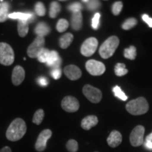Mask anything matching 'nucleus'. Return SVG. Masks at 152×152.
I'll list each match as a JSON object with an SVG mask.
<instances>
[{"label":"nucleus","instance_id":"obj_7","mask_svg":"<svg viewBox=\"0 0 152 152\" xmlns=\"http://www.w3.org/2000/svg\"><path fill=\"white\" fill-rule=\"evenodd\" d=\"M87 72L93 76H99L102 75L106 71L105 65L99 61L91 59L87 61L85 64Z\"/></svg>","mask_w":152,"mask_h":152},{"label":"nucleus","instance_id":"obj_1","mask_svg":"<svg viewBox=\"0 0 152 152\" xmlns=\"http://www.w3.org/2000/svg\"><path fill=\"white\" fill-rule=\"evenodd\" d=\"M27 131L26 122L21 118H16L11 122L6 132V136L9 141L16 142L25 135Z\"/></svg>","mask_w":152,"mask_h":152},{"label":"nucleus","instance_id":"obj_32","mask_svg":"<svg viewBox=\"0 0 152 152\" xmlns=\"http://www.w3.org/2000/svg\"><path fill=\"white\" fill-rule=\"evenodd\" d=\"M35 11L36 14H37L39 16H44L46 14V8H45V5L43 4L42 2L36 3L35 5Z\"/></svg>","mask_w":152,"mask_h":152},{"label":"nucleus","instance_id":"obj_35","mask_svg":"<svg viewBox=\"0 0 152 152\" xmlns=\"http://www.w3.org/2000/svg\"><path fill=\"white\" fill-rule=\"evenodd\" d=\"M67 9L73 13L79 12V11H80L81 9H83V6H82L81 4L79 2H74L68 5L67 7Z\"/></svg>","mask_w":152,"mask_h":152},{"label":"nucleus","instance_id":"obj_16","mask_svg":"<svg viewBox=\"0 0 152 152\" xmlns=\"http://www.w3.org/2000/svg\"><path fill=\"white\" fill-rule=\"evenodd\" d=\"M99 122L97 117L96 115H87L83 119L81 122L82 128L85 130H90L93 127L96 126Z\"/></svg>","mask_w":152,"mask_h":152},{"label":"nucleus","instance_id":"obj_37","mask_svg":"<svg viewBox=\"0 0 152 152\" xmlns=\"http://www.w3.org/2000/svg\"><path fill=\"white\" fill-rule=\"evenodd\" d=\"M61 70L60 68H55V69H52L51 71V75L53 78L55 80L59 79L61 77Z\"/></svg>","mask_w":152,"mask_h":152},{"label":"nucleus","instance_id":"obj_42","mask_svg":"<svg viewBox=\"0 0 152 152\" xmlns=\"http://www.w3.org/2000/svg\"><path fill=\"white\" fill-rule=\"evenodd\" d=\"M145 141H151L152 142V132L150 133L149 135L147 136Z\"/></svg>","mask_w":152,"mask_h":152},{"label":"nucleus","instance_id":"obj_11","mask_svg":"<svg viewBox=\"0 0 152 152\" xmlns=\"http://www.w3.org/2000/svg\"><path fill=\"white\" fill-rule=\"evenodd\" d=\"M61 107L64 111L69 113L76 112L80 108L78 100L72 96H65L61 102Z\"/></svg>","mask_w":152,"mask_h":152},{"label":"nucleus","instance_id":"obj_23","mask_svg":"<svg viewBox=\"0 0 152 152\" xmlns=\"http://www.w3.org/2000/svg\"><path fill=\"white\" fill-rule=\"evenodd\" d=\"M9 4L7 2H4L0 5V23H3L9 18Z\"/></svg>","mask_w":152,"mask_h":152},{"label":"nucleus","instance_id":"obj_39","mask_svg":"<svg viewBox=\"0 0 152 152\" xmlns=\"http://www.w3.org/2000/svg\"><path fill=\"white\" fill-rule=\"evenodd\" d=\"M142 20L147 23L150 28H152V18L148 16L147 14H143L142 16Z\"/></svg>","mask_w":152,"mask_h":152},{"label":"nucleus","instance_id":"obj_31","mask_svg":"<svg viewBox=\"0 0 152 152\" xmlns=\"http://www.w3.org/2000/svg\"><path fill=\"white\" fill-rule=\"evenodd\" d=\"M49 53H50V51L44 48L42 50L39 52V54H38L37 58V60L41 63H47L49 56Z\"/></svg>","mask_w":152,"mask_h":152},{"label":"nucleus","instance_id":"obj_13","mask_svg":"<svg viewBox=\"0 0 152 152\" xmlns=\"http://www.w3.org/2000/svg\"><path fill=\"white\" fill-rule=\"evenodd\" d=\"M25 79V71L23 68L20 66H15L12 72L11 80L14 85H19L23 83Z\"/></svg>","mask_w":152,"mask_h":152},{"label":"nucleus","instance_id":"obj_43","mask_svg":"<svg viewBox=\"0 0 152 152\" xmlns=\"http://www.w3.org/2000/svg\"><path fill=\"white\" fill-rule=\"evenodd\" d=\"M96 152H97V151H96Z\"/></svg>","mask_w":152,"mask_h":152},{"label":"nucleus","instance_id":"obj_18","mask_svg":"<svg viewBox=\"0 0 152 152\" xmlns=\"http://www.w3.org/2000/svg\"><path fill=\"white\" fill-rule=\"evenodd\" d=\"M71 27L75 31H78L83 27V15L81 11L73 13L71 16Z\"/></svg>","mask_w":152,"mask_h":152},{"label":"nucleus","instance_id":"obj_9","mask_svg":"<svg viewBox=\"0 0 152 152\" xmlns=\"http://www.w3.org/2000/svg\"><path fill=\"white\" fill-rule=\"evenodd\" d=\"M144 127L137 125L132 130L130 135V142L132 147H140L144 142Z\"/></svg>","mask_w":152,"mask_h":152},{"label":"nucleus","instance_id":"obj_21","mask_svg":"<svg viewBox=\"0 0 152 152\" xmlns=\"http://www.w3.org/2000/svg\"><path fill=\"white\" fill-rule=\"evenodd\" d=\"M28 23L25 20H19L18 22V33L20 37H24L27 35L28 33Z\"/></svg>","mask_w":152,"mask_h":152},{"label":"nucleus","instance_id":"obj_20","mask_svg":"<svg viewBox=\"0 0 152 152\" xmlns=\"http://www.w3.org/2000/svg\"><path fill=\"white\" fill-rule=\"evenodd\" d=\"M73 40V35L71 33L64 34L59 38V46L62 49H66L71 45Z\"/></svg>","mask_w":152,"mask_h":152},{"label":"nucleus","instance_id":"obj_30","mask_svg":"<svg viewBox=\"0 0 152 152\" xmlns=\"http://www.w3.org/2000/svg\"><path fill=\"white\" fill-rule=\"evenodd\" d=\"M83 2L86 3L87 8L90 11H94L96 10V9H99L102 6V4L99 1H95V0H93V1H83Z\"/></svg>","mask_w":152,"mask_h":152},{"label":"nucleus","instance_id":"obj_19","mask_svg":"<svg viewBox=\"0 0 152 152\" xmlns=\"http://www.w3.org/2000/svg\"><path fill=\"white\" fill-rule=\"evenodd\" d=\"M51 29L49 26L45 22H39L37 23L35 28V33L37 36L44 37L48 35L50 33Z\"/></svg>","mask_w":152,"mask_h":152},{"label":"nucleus","instance_id":"obj_24","mask_svg":"<svg viewBox=\"0 0 152 152\" xmlns=\"http://www.w3.org/2000/svg\"><path fill=\"white\" fill-rule=\"evenodd\" d=\"M114 71H115V74L118 77H121V76H124L128 73V69L125 68V65L124 64H121V63H118L115 66V68H114Z\"/></svg>","mask_w":152,"mask_h":152},{"label":"nucleus","instance_id":"obj_10","mask_svg":"<svg viewBox=\"0 0 152 152\" xmlns=\"http://www.w3.org/2000/svg\"><path fill=\"white\" fill-rule=\"evenodd\" d=\"M52 135V130L49 129L44 130L39 133L36 141L35 147L37 151L42 152L46 149L47 142Z\"/></svg>","mask_w":152,"mask_h":152},{"label":"nucleus","instance_id":"obj_26","mask_svg":"<svg viewBox=\"0 0 152 152\" xmlns=\"http://www.w3.org/2000/svg\"><path fill=\"white\" fill-rule=\"evenodd\" d=\"M45 117V112L42 109H38L35 111L33 118V122L36 125H40Z\"/></svg>","mask_w":152,"mask_h":152},{"label":"nucleus","instance_id":"obj_5","mask_svg":"<svg viewBox=\"0 0 152 152\" xmlns=\"http://www.w3.org/2000/svg\"><path fill=\"white\" fill-rule=\"evenodd\" d=\"M45 37H40V36H37L35 40L28 47L27 53L28 56L33 58H37V56L39 54V52L45 48Z\"/></svg>","mask_w":152,"mask_h":152},{"label":"nucleus","instance_id":"obj_34","mask_svg":"<svg viewBox=\"0 0 152 152\" xmlns=\"http://www.w3.org/2000/svg\"><path fill=\"white\" fill-rule=\"evenodd\" d=\"M123 7V4L122 1H115V2L113 4V6H112V13H113V14L115 15V16L119 15L120 13L122 11Z\"/></svg>","mask_w":152,"mask_h":152},{"label":"nucleus","instance_id":"obj_8","mask_svg":"<svg viewBox=\"0 0 152 152\" xmlns=\"http://www.w3.org/2000/svg\"><path fill=\"white\" fill-rule=\"evenodd\" d=\"M98 47V40L95 37L87 38L82 45L80 52L83 56L89 57L94 54Z\"/></svg>","mask_w":152,"mask_h":152},{"label":"nucleus","instance_id":"obj_2","mask_svg":"<svg viewBox=\"0 0 152 152\" xmlns=\"http://www.w3.org/2000/svg\"><path fill=\"white\" fill-rule=\"evenodd\" d=\"M127 111L133 115H140L146 113L149 110V104L144 97H139L131 100L126 104Z\"/></svg>","mask_w":152,"mask_h":152},{"label":"nucleus","instance_id":"obj_6","mask_svg":"<svg viewBox=\"0 0 152 152\" xmlns=\"http://www.w3.org/2000/svg\"><path fill=\"white\" fill-rule=\"evenodd\" d=\"M83 94L92 103H99L102 99V93L100 90L90 85H86L83 88Z\"/></svg>","mask_w":152,"mask_h":152},{"label":"nucleus","instance_id":"obj_25","mask_svg":"<svg viewBox=\"0 0 152 152\" xmlns=\"http://www.w3.org/2000/svg\"><path fill=\"white\" fill-rule=\"evenodd\" d=\"M124 56L130 60L135 59L137 56V49L134 46H130L124 50Z\"/></svg>","mask_w":152,"mask_h":152},{"label":"nucleus","instance_id":"obj_15","mask_svg":"<svg viewBox=\"0 0 152 152\" xmlns=\"http://www.w3.org/2000/svg\"><path fill=\"white\" fill-rule=\"evenodd\" d=\"M107 143L109 145V147L112 148H115L118 147L121 144L123 140L122 134L121 132L117 130H113L110 133L109 136L107 138Z\"/></svg>","mask_w":152,"mask_h":152},{"label":"nucleus","instance_id":"obj_22","mask_svg":"<svg viewBox=\"0 0 152 152\" xmlns=\"http://www.w3.org/2000/svg\"><path fill=\"white\" fill-rule=\"evenodd\" d=\"M61 11V7L58 1H52L50 4L49 9V17L52 18H55L58 16Z\"/></svg>","mask_w":152,"mask_h":152},{"label":"nucleus","instance_id":"obj_27","mask_svg":"<svg viewBox=\"0 0 152 152\" xmlns=\"http://www.w3.org/2000/svg\"><path fill=\"white\" fill-rule=\"evenodd\" d=\"M68 26H69V23L68 20L64 18H61L57 22L56 30L59 33H63L68 29Z\"/></svg>","mask_w":152,"mask_h":152},{"label":"nucleus","instance_id":"obj_44","mask_svg":"<svg viewBox=\"0 0 152 152\" xmlns=\"http://www.w3.org/2000/svg\"><path fill=\"white\" fill-rule=\"evenodd\" d=\"M0 5H1V4H0Z\"/></svg>","mask_w":152,"mask_h":152},{"label":"nucleus","instance_id":"obj_12","mask_svg":"<svg viewBox=\"0 0 152 152\" xmlns=\"http://www.w3.org/2000/svg\"><path fill=\"white\" fill-rule=\"evenodd\" d=\"M64 74L68 79L71 80H76L80 78L82 76V71L75 65H68L64 68Z\"/></svg>","mask_w":152,"mask_h":152},{"label":"nucleus","instance_id":"obj_3","mask_svg":"<svg viewBox=\"0 0 152 152\" xmlns=\"http://www.w3.org/2000/svg\"><path fill=\"white\" fill-rule=\"evenodd\" d=\"M120 40L117 36H111L101 45L99 50L100 56L104 59H107L113 55L119 45Z\"/></svg>","mask_w":152,"mask_h":152},{"label":"nucleus","instance_id":"obj_17","mask_svg":"<svg viewBox=\"0 0 152 152\" xmlns=\"http://www.w3.org/2000/svg\"><path fill=\"white\" fill-rule=\"evenodd\" d=\"M9 18L11 19H17V20H25L28 23L33 22L35 19V16L32 13H22V12H15L9 14Z\"/></svg>","mask_w":152,"mask_h":152},{"label":"nucleus","instance_id":"obj_14","mask_svg":"<svg viewBox=\"0 0 152 152\" xmlns=\"http://www.w3.org/2000/svg\"><path fill=\"white\" fill-rule=\"evenodd\" d=\"M62 60L58 55V52L54 50L50 51L48 60L46 63L47 66L48 67L52 68V69H55V68H60Z\"/></svg>","mask_w":152,"mask_h":152},{"label":"nucleus","instance_id":"obj_38","mask_svg":"<svg viewBox=\"0 0 152 152\" xmlns=\"http://www.w3.org/2000/svg\"><path fill=\"white\" fill-rule=\"evenodd\" d=\"M37 83L41 87H46L49 84V80H47V77L42 76V77H39L37 79Z\"/></svg>","mask_w":152,"mask_h":152},{"label":"nucleus","instance_id":"obj_41","mask_svg":"<svg viewBox=\"0 0 152 152\" xmlns=\"http://www.w3.org/2000/svg\"><path fill=\"white\" fill-rule=\"evenodd\" d=\"M0 152H11V149L10 147H3L2 149L0 150Z\"/></svg>","mask_w":152,"mask_h":152},{"label":"nucleus","instance_id":"obj_40","mask_svg":"<svg viewBox=\"0 0 152 152\" xmlns=\"http://www.w3.org/2000/svg\"><path fill=\"white\" fill-rule=\"evenodd\" d=\"M144 145H145V147L147 148L148 149L152 150V142L151 141H145Z\"/></svg>","mask_w":152,"mask_h":152},{"label":"nucleus","instance_id":"obj_33","mask_svg":"<svg viewBox=\"0 0 152 152\" xmlns=\"http://www.w3.org/2000/svg\"><path fill=\"white\" fill-rule=\"evenodd\" d=\"M113 92L114 93V94H115V96H116V97L119 98L120 99L123 101H126L128 99V96H127L125 93L121 90V87L119 86L114 87L113 88Z\"/></svg>","mask_w":152,"mask_h":152},{"label":"nucleus","instance_id":"obj_29","mask_svg":"<svg viewBox=\"0 0 152 152\" xmlns=\"http://www.w3.org/2000/svg\"><path fill=\"white\" fill-rule=\"evenodd\" d=\"M66 147L69 152H77L78 150V143L75 140H69L66 143Z\"/></svg>","mask_w":152,"mask_h":152},{"label":"nucleus","instance_id":"obj_28","mask_svg":"<svg viewBox=\"0 0 152 152\" xmlns=\"http://www.w3.org/2000/svg\"><path fill=\"white\" fill-rule=\"evenodd\" d=\"M137 24V20L134 18H130L127 19L122 25V28L125 30H129L134 28Z\"/></svg>","mask_w":152,"mask_h":152},{"label":"nucleus","instance_id":"obj_36","mask_svg":"<svg viewBox=\"0 0 152 152\" xmlns=\"http://www.w3.org/2000/svg\"><path fill=\"white\" fill-rule=\"evenodd\" d=\"M100 14L99 13H96L93 17L92 20V27L94 30H97L98 28L99 27L100 24Z\"/></svg>","mask_w":152,"mask_h":152},{"label":"nucleus","instance_id":"obj_4","mask_svg":"<svg viewBox=\"0 0 152 152\" xmlns=\"http://www.w3.org/2000/svg\"><path fill=\"white\" fill-rule=\"evenodd\" d=\"M14 61V52L9 44L0 42V64L10 66Z\"/></svg>","mask_w":152,"mask_h":152}]
</instances>
